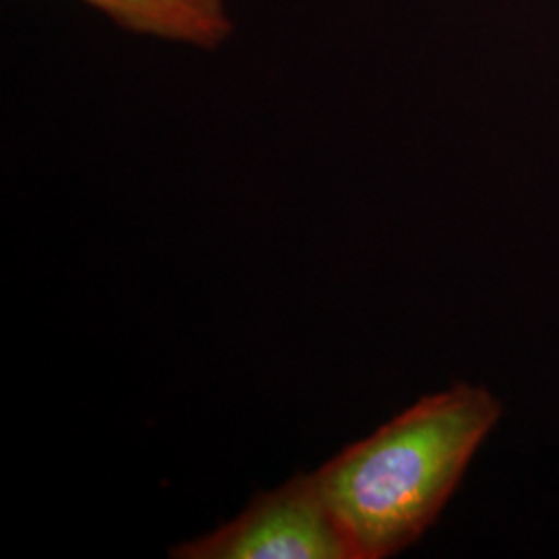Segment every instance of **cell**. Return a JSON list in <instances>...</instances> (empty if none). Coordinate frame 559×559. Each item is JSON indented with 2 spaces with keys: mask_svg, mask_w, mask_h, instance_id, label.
Wrapping results in <instances>:
<instances>
[{
  "mask_svg": "<svg viewBox=\"0 0 559 559\" xmlns=\"http://www.w3.org/2000/svg\"><path fill=\"white\" fill-rule=\"evenodd\" d=\"M120 27L162 40L216 48L233 32L224 0H83Z\"/></svg>",
  "mask_w": 559,
  "mask_h": 559,
  "instance_id": "3957f363",
  "label": "cell"
},
{
  "mask_svg": "<svg viewBox=\"0 0 559 559\" xmlns=\"http://www.w3.org/2000/svg\"><path fill=\"white\" fill-rule=\"evenodd\" d=\"M500 417L489 390L459 383L323 464L316 479L357 559L392 558L419 539Z\"/></svg>",
  "mask_w": 559,
  "mask_h": 559,
  "instance_id": "6da1fadb",
  "label": "cell"
},
{
  "mask_svg": "<svg viewBox=\"0 0 559 559\" xmlns=\"http://www.w3.org/2000/svg\"><path fill=\"white\" fill-rule=\"evenodd\" d=\"M175 559H357L316 473L258 493L237 519L170 549Z\"/></svg>",
  "mask_w": 559,
  "mask_h": 559,
  "instance_id": "7a4b0ae2",
  "label": "cell"
}]
</instances>
